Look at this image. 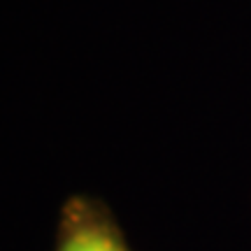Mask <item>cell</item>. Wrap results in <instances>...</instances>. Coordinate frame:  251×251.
Returning a JSON list of instances; mask_svg holds the SVG:
<instances>
[{
  "label": "cell",
  "mask_w": 251,
  "mask_h": 251,
  "mask_svg": "<svg viewBox=\"0 0 251 251\" xmlns=\"http://www.w3.org/2000/svg\"><path fill=\"white\" fill-rule=\"evenodd\" d=\"M54 251H133V247L102 198L72 193L58 209Z\"/></svg>",
  "instance_id": "6da1fadb"
}]
</instances>
